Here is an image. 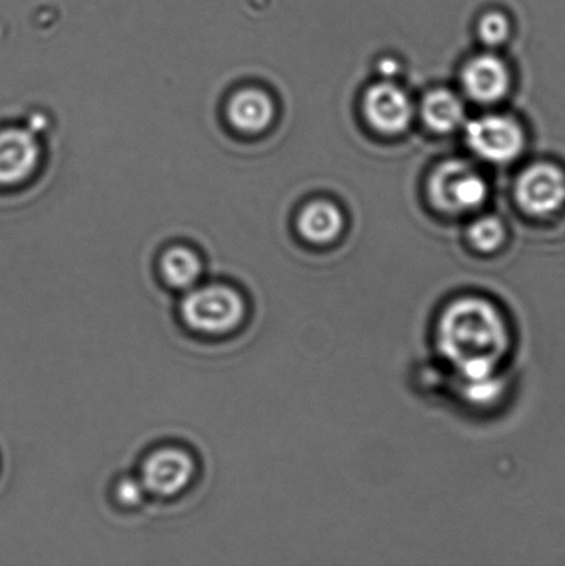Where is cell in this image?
<instances>
[{"label": "cell", "mask_w": 565, "mask_h": 566, "mask_svg": "<svg viewBox=\"0 0 565 566\" xmlns=\"http://www.w3.org/2000/svg\"><path fill=\"white\" fill-rule=\"evenodd\" d=\"M464 91L478 103L500 102L511 86L508 66L495 55L484 54L470 60L462 74Z\"/></svg>", "instance_id": "obj_9"}, {"label": "cell", "mask_w": 565, "mask_h": 566, "mask_svg": "<svg viewBox=\"0 0 565 566\" xmlns=\"http://www.w3.org/2000/svg\"><path fill=\"white\" fill-rule=\"evenodd\" d=\"M181 316L192 331L203 335H226L241 325L245 303L241 294L229 286L190 289L182 298Z\"/></svg>", "instance_id": "obj_2"}, {"label": "cell", "mask_w": 565, "mask_h": 566, "mask_svg": "<svg viewBox=\"0 0 565 566\" xmlns=\"http://www.w3.org/2000/svg\"><path fill=\"white\" fill-rule=\"evenodd\" d=\"M467 142L480 158L505 164L523 151L524 135L516 120L508 116L486 115L469 122Z\"/></svg>", "instance_id": "obj_4"}, {"label": "cell", "mask_w": 565, "mask_h": 566, "mask_svg": "<svg viewBox=\"0 0 565 566\" xmlns=\"http://www.w3.org/2000/svg\"><path fill=\"white\" fill-rule=\"evenodd\" d=\"M196 471L190 454L176 448L160 449L146 460L142 470V482L154 495L169 497L180 493L190 484Z\"/></svg>", "instance_id": "obj_6"}, {"label": "cell", "mask_w": 565, "mask_h": 566, "mask_svg": "<svg viewBox=\"0 0 565 566\" xmlns=\"http://www.w3.org/2000/svg\"><path fill=\"white\" fill-rule=\"evenodd\" d=\"M379 71L385 76H393L398 71V64L395 60H384L379 65Z\"/></svg>", "instance_id": "obj_17"}, {"label": "cell", "mask_w": 565, "mask_h": 566, "mask_svg": "<svg viewBox=\"0 0 565 566\" xmlns=\"http://www.w3.org/2000/svg\"><path fill=\"white\" fill-rule=\"evenodd\" d=\"M364 111L370 126L385 135L406 130L414 114L407 93L389 82L369 87L365 94Z\"/></svg>", "instance_id": "obj_7"}, {"label": "cell", "mask_w": 565, "mask_h": 566, "mask_svg": "<svg viewBox=\"0 0 565 566\" xmlns=\"http://www.w3.org/2000/svg\"><path fill=\"white\" fill-rule=\"evenodd\" d=\"M426 125L436 133L456 130L464 118L461 98L446 88H439L426 96L422 107Z\"/></svg>", "instance_id": "obj_12"}, {"label": "cell", "mask_w": 565, "mask_h": 566, "mask_svg": "<svg viewBox=\"0 0 565 566\" xmlns=\"http://www.w3.org/2000/svg\"><path fill=\"white\" fill-rule=\"evenodd\" d=\"M429 196L435 207L447 213L472 212L485 202L489 187L468 164L448 160L431 175Z\"/></svg>", "instance_id": "obj_3"}, {"label": "cell", "mask_w": 565, "mask_h": 566, "mask_svg": "<svg viewBox=\"0 0 565 566\" xmlns=\"http://www.w3.org/2000/svg\"><path fill=\"white\" fill-rule=\"evenodd\" d=\"M345 226L343 214L334 203L317 201L308 203L299 216V231L304 240L315 245H326L341 235Z\"/></svg>", "instance_id": "obj_11"}, {"label": "cell", "mask_w": 565, "mask_h": 566, "mask_svg": "<svg viewBox=\"0 0 565 566\" xmlns=\"http://www.w3.org/2000/svg\"><path fill=\"white\" fill-rule=\"evenodd\" d=\"M160 271L170 286L190 291L202 274V263L190 248L174 247L160 259Z\"/></svg>", "instance_id": "obj_13"}, {"label": "cell", "mask_w": 565, "mask_h": 566, "mask_svg": "<svg viewBox=\"0 0 565 566\" xmlns=\"http://www.w3.org/2000/svg\"><path fill=\"white\" fill-rule=\"evenodd\" d=\"M468 238L474 249L481 253L495 252L505 240V229L496 218H486L475 220L469 227Z\"/></svg>", "instance_id": "obj_14"}, {"label": "cell", "mask_w": 565, "mask_h": 566, "mask_svg": "<svg viewBox=\"0 0 565 566\" xmlns=\"http://www.w3.org/2000/svg\"><path fill=\"white\" fill-rule=\"evenodd\" d=\"M41 147L35 133L28 129L0 132V186H14L35 171Z\"/></svg>", "instance_id": "obj_8"}, {"label": "cell", "mask_w": 565, "mask_h": 566, "mask_svg": "<svg viewBox=\"0 0 565 566\" xmlns=\"http://www.w3.org/2000/svg\"><path fill=\"white\" fill-rule=\"evenodd\" d=\"M436 344L459 379L473 390H494L498 370L511 349V329L490 300L461 297L442 311Z\"/></svg>", "instance_id": "obj_1"}, {"label": "cell", "mask_w": 565, "mask_h": 566, "mask_svg": "<svg viewBox=\"0 0 565 566\" xmlns=\"http://www.w3.org/2000/svg\"><path fill=\"white\" fill-rule=\"evenodd\" d=\"M274 115L273 99L260 88H243L227 105L230 124L247 135H258L268 129Z\"/></svg>", "instance_id": "obj_10"}, {"label": "cell", "mask_w": 565, "mask_h": 566, "mask_svg": "<svg viewBox=\"0 0 565 566\" xmlns=\"http://www.w3.org/2000/svg\"><path fill=\"white\" fill-rule=\"evenodd\" d=\"M146 492L142 480L135 479L121 481L118 488H116V496H118L119 502L126 504V506H136V504L143 501Z\"/></svg>", "instance_id": "obj_16"}, {"label": "cell", "mask_w": 565, "mask_h": 566, "mask_svg": "<svg viewBox=\"0 0 565 566\" xmlns=\"http://www.w3.org/2000/svg\"><path fill=\"white\" fill-rule=\"evenodd\" d=\"M509 31H511V25H509L506 17L498 13V11H491L480 20V38L489 46H498V44L505 42Z\"/></svg>", "instance_id": "obj_15"}, {"label": "cell", "mask_w": 565, "mask_h": 566, "mask_svg": "<svg viewBox=\"0 0 565 566\" xmlns=\"http://www.w3.org/2000/svg\"><path fill=\"white\" fill-rule=\"evenodd\" d=\"M516 198L525 213L547 216L555 213L565 202V175L551 164L530 166L519 177Z\"/></svg>", "instance_id": "obj_5"}]
</instances>
